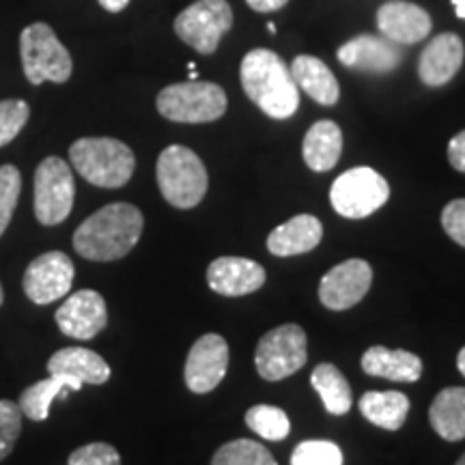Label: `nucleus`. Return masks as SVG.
<instances>
[{
    "mask_svg": "<svg viewBox=\"0 0 465 465\" xmlns=\"http://www.w3.org/2000/svg\"><path fill=\"white\" fill-rule=\"evenodd\" d=\"M144 229L143 212L130 203H113L84 220L74 232V248L80 257L110 263L130 254Z\"/></svg>",
    "mask_w": 465,
    "mask_h": 465,
    "instance_id": "1",
    "label": "nucleus"
},
{
    "mask_svg": "<svg viewBox=\"0 0 465 465\" xmlns=\"http://www.w3.org/2000/svg\"><path fill=\"white\" fill-rule=\"evenodd\" d=\"M242 86L246 95L272 119H289L300 108V91L287 63L276 52L250 50L242 61Z\"/></svg>",
    "mask_w": 465,
    "mask_h": 465,
    "instance_id": "2",
    "label": "nucleus"
},
{
    "mask_svg": "<svg viewBox=\"0 0 465 465\" xmlns=\"http://www.w3.org/2000/svg\"><path fill=\"white\" fill-rule=\"evenodd\" d=\"M69 160L80 177L108 190L124 188L136 168L134 151L116 138H80L69 147Z\"/></svg>",
    "mask_w": 465,
    "mask_h": 465,
    "instance_id": "3",
    "label": "nucleus"
},
{
    "mask_svg": "<svg viewBox=\"0 0 465 465\" xmlns=\"http://www.w3.org/2000/svg\"><path fill=\"white\" fill-rule=\"evenodd\" d=\"M158 185L166 203L177 209H192L205 199L209 188L207 168L194 151L171 144L158 158Z\"/></svg>",
    "mask_w": 465,
    "mask_h": 465,
    "instance_id": "4",
    "label": "nucleus"
},
{
    "mask_svg": "<svg viewBox=\"0 0 465 465\" xmlns=\"http://www.w3.org/2000/svg\"><path fill=\"white\" fill-rule=\"evenodd\" d=\"M20 56L26 80L35 86L44 83L63 84L72 78L74 61L45 22H35L20 35Z\"/></svg>",
    "mask_w": 465,
    "mask_h": 465,
    "instance_id": "5",
    "label": "nucleus"
},
{
    "mask_svg": "<svg viewBox=\"0 0 465 465\" xmlns=\"http://www.w3.org/2000/svg\"><path fill=\"white\" fill-rule=\"evenodd\" d=\"M158 113L174 124H212L226 113V93L203 80L171 84L160 91Z\"/></svg>",
    "mask_w": 465,
    "mask_h": 465,
    "instance_id": "6",
    "label": "nucleus"
},
{
    "mask_svg": "<svg viewBox=\"0 0 465 465\" xmlns=\"http://www.w3.org/2000/svg\"><path fill=\"white\" fill-rule=\"evenodd\" d=\"M391 199V185L369 166H356L336 177L330 188V203L342 218L373 216Z\"/></svg>",
    "mask_w": 465,
    "mask_h": 465,
    "instance_id": "7",
    "label": "nucleus"
},
{
    "mask_svg": "<svg viewBox=\"0 0 465 465\" xmlns=\"http://www.w3.org/2000/svg\"><path fill=\"white\" fill-rule=\"evenodd\" d=\"M308 360L306 332L295 323H284L270 330L259 341L254 351L257 373L265 381H281L298 373Z\"/></svg>",
    "mask_w": 465,
    "mask_h": 465,
    "instance_id": "8",
    "label": "nucleus"
},
{
    "mask_svg": "<svg viewBox=\"0 0 465 465\" xmlns=\"http://www.w3.org/2000/svg\"><path fill=\"white\" fill-rule=\"evenodd\" d=\"M75 183L72 168L61 158H45L35 171V216L39 224L56 226L65 223L74 209Z\"/></svg>",
    "mask_w": 465,
    "mask_h": 465,
    "instance_id": "9",
    "label": "nucleus"
},
{
    "mask_svg": "<svg viewBox=\"0 0 465 465\" xmlns=\"http://www.w3.org/2000/svg\"><path fill=\"white\" fill-rule=\"evenodd\" d=\"M174 33L201 54H213L231 31L232 9L226 0H199L174 17Z\"/></svg>",
    "mask_w": 465,
    "mask_h": 465,
    "instance_id": "10",
    "label": "nucleus"
},
{
    "mask_svg": "<svg viewBox=\"0 0 465 465\" xmlns=\"http://www.w3.org/2000/svg\"><path fill=\"white\" fill-rule=\"evenodd\" d=\"M74 263L65 252H44L31 265L26 267L22 287H25L26 298L35 304L45 306L52 302L65 298L74 284Z\"/></svg>",
    "mask_w": 465,
    "mask_h": 465,
    "instance_id": "11",
    "label": "nucleus"
},
{
    "mask_svg": "<svg viewBox=\"0 0 465 465\" xmlns=\"http://www.w3.org/2000/svg\"><path fill=\"white\" fill-rule=\"evenodd\" d=\"M373 270L362 259H349L334 265L319 282V300L330 311H349L369 293Z\"/></svg>",
    "mask_w": 465,
    "mask_h": 465,
    "instance_id": "12",
    "label": "nucleus"
},
{
    "mask_svg": "<svg viewBox=\"0 0 465 465\" xmlns=\"http://www.w3.org/2000/svg\"><path fill=\"white\" fill-rule=\"evenodd\" d=\"M229 369V345L220 334H205L194 342L185 360V386L196 394L216 391Z\"/></svg>",
    "mask_w": 465,
    "mask_h": 465,
    "instance_id": "13",
    "label": "nucleus"
},
{
    "mask_svg": "<svg viewBox=\"0 0 465 465\" xmlns=\"http://www.w3.org/2000/svg\"><path fill=\"white\" fill-rule=\"evenodd\" d=\"M56 325L65 336L91 341L108 325L106 302L97 291L83 289L63 302L56 311Z\"/></svg>",
    "mask_w": 465,
    "mask_h": 465,
    "instance_id": "14",
    "label": "nucleus"
},
{
    "mask_svg": "<svg viewBox=\"0 0 465 465\" xmlns=\"http://www.w3.org/2000/svg\"><path fill=\"white\" fill-rule=\"evenodd\" d=\"M341 65L369 74H391L403 63L399 44L380 35H358L336 52Z\"/></svg>",
    "mask_w": 465,
    "mask_h": 465,
    "instance_id": "15",
    "label": "nucleus"
},
{
    "mask_svg": "<svg viewBox=\"0 0 465 465\" xmlns=\"http://www.w3.org/2000/svg\"><path fill=\"white\" fill-rule=\"evenodd\" d=\"M377 28L391 42L399 45H414L431 35V15L422 7L407 0H391L377 11Z\"/></svg>",
    "mask_w": 465,
    "mask_h": 465,
    "instance_id": "16",
    "label": "nucleus"
},
{
    "mask_svg": "<svg viewBox=\"0 0 465 465\" xmlns=\"http://www.w3.org/2000/svg\"><path fill=\"white\" fill-rule=\"evenodd\" d=\"M207 284L224 298H242L265 284V270L257 261L242 257H220L207 267Z\"/></svg>",
    "mask_w": 465,
    "mask_h": 465,
    "instance_id": "17",
    "label": "nucleus"
},
{
    "mask_svg": "<svg viewBox=\"0 0 465 465\" xmlns=\"http://www.w3.org/2000/svg\"><path fill=\"white\" fill-rule=\"evenodd\" d=\"M465 48L461 37L455 33L435 35L427 48L422 50L420 61H418V75L422 84L427 86H444L455 78L463 65Z\"/></svg>",
    "mask_w": 465,
    "mask_h": 465,
    "instance_id": "18",
    "label": "nucleus"
},
{
    "mask_svg": "<svg viewBox=\"0 0 465 465\" xmlns=\"http://www.w3.org/2000/svg\"><path fill=\"white\" fill-rule=\"evenodd\" d=\"M48 373L69 377L78 383H91V386H102L110 380V366L100 353L91 351L84 347H65L58 349L48 360Z\"/></svg>",
    "mask_w": 465,
    "mask_h": 465,
    "instance_id": "19",
    "label": "nucleus"
},
{
    "mask_svg": "<svg viewBox=\"0 0 465 465\" xmlns=\"http://www.w3.org/2000/svg\"><path fill=\"white\" fill-rule=\"evenodd\" d=\"M323 237V226L319 218L311 213H300L289 223L276 226L267 237V250L274 257H295V254L311 252L319 246Z\"/></svg>",
    "mask_w": 465,
    "mask_h": 465,
    "instance_id": "20",
    "label": "nucleus"
},
{
    "mask_svg": "<svg viewBox=\"0 0 465 465\" xmlns=\"http://www.w3.org/2000/svg\"><path fill=\"white\" fill-rule=\"evenodd\" d=\"M362 371L366 375L383 377L391 381L416 383L422 377V360L405 349L371 347L362 356Z\"/></svg>",
    "mask_w": 465,
    "mask_h": 465,
    "instance_id": "21",
    "label": "nucleus"
},
{
    "mask_svg": "<svg viewBox=\"0 0 465 465\" xmlns=\"http://www.w3.org/2000/svg\"><path fill=\"white\" fill-rule=\"evenodd\" d=\"M289 69L298 89L304 91L311 100L322 104V106H334L339 102V80H336L332 69L325 65L322 58L308 54L295 56Z\"/></svg>",
    "mask_w": 465,
    "mask_h": 465,
    "instance_id": "22",
    "label": "nucleus"
},
{
    "mask_svg": "<svg viewBox=\"0 0 465 465\" xmlns=\"http://www.w3.org/2000/svg\"><path fill=\"white\" fill-rule=\"evenodd\" d=\"M304 162L311 171L328 173L339 164L342 153V132L334 121H317L306 132L304 144H302Z\"/></svg>",
    "mask_w": 465,
    "mask_h": 465,
    "instance_id": "23",
    "label": "nucleus"
},
{
    "mask_svg": "<svg viewBox=\"0 0 465 465\" xmlns=\"http://www.w3.org/2000/svg\"><path fill=\"white\" fill-rule=\"evenodd\" d=\"M429 422L435 433L446 441H459L465 438V388H444L433 399L429 410Z\"/></svg>",
    "mask_w": 465,
    "mask_h": 465,
    "instance_id": "24",
    "label": "nucleus"
},
{
    "mask_svg": "<svg viewBox=\"0 0 465 465\" xmlns=\"http://www.w3.org/2000/svg\"><path fill=\"white\" fill-rule=\"evenodd\" d=\"M360 411L375 427L386 429V431H399L410 414V399L397 391L366 392L360 399Z\"/></svg>",
    "mask_w": 465,
    "mask_h": 465,
    "instance_id": "25",
    "label": "nucleus"
},
{
    "mask_svg": "<svg viewBox=\"0 0 465 465\" xmlns=\"http://www.w3.org/2000/svg\"><path fill=\"white\" fill-rule=\"evenodd\" d=\"M80 388H83V383L69 380V377L50 375L48 380H42V381L33 383V386H28L26 391L20 394L17 405H20L22 414H25L26 418H31V420H35V422H42L48 418L52 401H54L58 394L69 392V391L78 392Z\"/></svg>",
    "mask_w": 465,
    "mask_h": 465,
    "instance_id": "26",
    "label": "nucleus"
},
{
    "mask_svg": "<svg viewBox=\"0 0 465 465\" xmlns=\"http://www.w3.org/2000/svg\"><path fill=\"white\" fill-rule=\"evenodd\" d=\"M311 383L319 397L323 401V407L328 414L345 416L351 410L353 397L349 388L347 377L336 369L334 364H319L311 375Z\"/></svg>",
    "mask_w": 465,
    "mask_h": 465,
    "instance_id": "27",
    "label": "nucleus"
},
{
    "mask_svg": "<svg viewBox=\"0 0 465 465\" xmlns=\"http://www.w3.org/2000/svg\"><path fill=\"white\" fill-rule=\"evenodd\" d=\"M212 465H278L272 452L254 440H232L220 446Z\"/></svg>",
    "mask_w": 465,
    "mask_h": 465,
    "instance_id": "28",
    "label": "nucleus"
},
{
    "mask_svg": "<svg viewBox=\"0 0 465 465\" xmlns=\"http://www.w3.org/2000/svg\"><path fill=\"white\" fill-rule=\"evenodd\" d=\"M246 424L250 431L261 435L263 440L281 441L289 435L291 422L284 410L274 405H254L246 411Z\"/></svg>",
    "mask_w": 465,
    "mask_h": 465,
    "instance_id": "29",
    "label": "nucleus"
},
{
    "mask_svg": "<svg viewBox=\"0 0 465 465\" xmlns=\"http://www.w3.org/2000/svg\"><path fill=\"white\" fill-rule=\"evenodd\" d=\"M291 465H342V452L334 441L306 440L295 446Z\"/></svg>",
    "mask_w": 465,
    "mask_h": 465,
    "instance_id": "30",
    "label": "nucleus"
},
{
    "mask_svg": "<svg viewBox=\"0 0 465 465\" xmlns=\"http://www.w3.org/2000/svg\"><path fill=\"white\" fill-rule=\"evenodd\" d=\"M22 190V174L14 164L0 166V237L5 235L14 218L17 199Z\"/></svg>",
    "mask_w": 465,
    "mask_h": 465,
    "instance_id": "31",
    "label": "nucleus"
},
{
    "mask_svg": "<svg viewBox=\"0 0 465 465\" xmlns=\"http://www.w3.org/2000/svg\"><path fill=\"white\" fill-rule=\"evenodd\" d=\"M22 433V410L9 399H0V461L14 452Z\"/></svg>",
    "mask_w": 465,
    "mask_h": 465,
    "instance_id": "32",
    "label": "nucleus"
},
{
    "mask_svg": "<svg viewBox=\"0 0 465 465\" xmlns=\"http://www.w3.org/2000/svg\"><path fill=\"white\" fill-rule=\"evenodd\" d=\"M31 108L25 100L0 102V147L15 141L17 134L25 130Z\"/></svg>",
    "mask_w": 465,
    "mask_h": 465,
    "instance_id": "33",
    "label": "nucleus"
},
{
    "mask_svg": "<svg viewBox=\"0 0 465 465\" xmlns=\"http://www.w3.org/2000/svg\"><path fill=\"white\" fill-rule=\"evenodd\" d=\"M67 465H121V455L106 441L80 446L69 455Z\"/></svg>",
    "mask_w": 465,
    "mask_h": 465,
    "instance_id": "34",
    "label": "nucleus"
},
{
    "mask_svg": "<svg viewBox=\"0 0 465 465\" xmlns=\"http://www.w3.org/2000/svg\"><path fill=\"white\" fill-rule=\"evenodd\" d=\"M441 226L452 242L465 248V199H455L444 207Z\"/></svg>",
    "mask_w": 465,
    "mask_h": 465,
    "instance_id": "35",
    "label": "nucleus"
},
{
    "mask_svg": "<svg viewBox=\"0 0 465 465\" xmlns=\"http://www.w3.org/2000/svg\"><path fill=\"white\" fill-rule=\"evenodd\" d=\"M449 162L459 173H465V130L459 132L449 143Z\"/></svg>",
    "mask_w": 465,
    "mask_h": 465,
    "instance_id": "36",
    "label": "nucleus"
},
{
    "mask_svg": "<svg viewBox=\"0 0 465 465\" xmlns=\"http://www.w3.org/2000/svg\"><path fill=\"white\" fill-rule=\"evenodd\" d=\"M248 7L257 14H272V11L282 9L289 0H246Z\"/></svg>",
    "mask_w": 465,
    "mask_h": 465,
    "instance_id": "37",
    "label": "nucleus"
},
{
    "mask_svg": "<svg viewBox=\"0 0 465 465\" xmlns=\"http://www.w3.org/2000/svg\"><path fill=\"white\" fill-rule=\"evenodd\" d=\"M100 5L110 14H121L130 5V0H100Z\"/></svg>",
    "mask_w": 465,
    "mask_h": 465,
    "instance_id": "38",
    "label": "nucleus"
},
{
    "mask_svg": "<svg viewBox=\"0 0 465 465\" xmlns=\"http://www.w3.org/2000/svg\"><path fill=\"white\" fill-rule=\"evenodd\" d=\"M452 5H455L457 15L461 17V20H465V0H452Z\"/></svg>",
    "mask_w": 465,
    "mask_h": 465,
    "instance_id": "39",
    "label": "nucleus"
},
{
    "mask_svg": "<svg viewBox=\"0 0 465 465\" xmlns=\"http://www.w3.org/2000/svg\"><path fill=\"white\" fill-rule=\"evenodd\" d=\"M457 366H459V371H461V375L465 377V347L461 349V351H459V356H457Z\"/></svg>",
    "mask_w": 465,
    "mask_h": 465,
    "instance_id": "40",
    "label": "nucleus"
},
{
    "mask_svg": "<svg viewBox=\"0 0 465 465\" xmlns=\"http://www.w3.org/2000/svg\"><path fill=\"white\" fill-rule=\"evenodd\" d=\"M267 31H270V33H276V25H272V22H270V25H267Z\"/></svg>",
    "mask_w": 465,
    "mask_h": 465,
    "instance_id": "41",
    "label": "nucleus"
},
{
    "mask_svg": "<svg viewBox=\"0 0 465 465\" xmlns=\"http://www.w3.org/2000/svg\"><path fill=\"white\" fill-rule=\"evenodd\" d=\"M3 300H5V295H3V287H0V306H3Z\"/></svg>",
    "mask_w": 465,
    "mask_h": 465,
    "instance_id": "42",
    "label": "nucleus"
},
{
    "mask_svg": "<svg viewBox=\"0 0 465 465\" xmlns=\"http://www.w3.org/2000/svg\"><path fill=\"white\" fill-rule=\"evenodd\" d=\"M457 465H465V455H463L461 459H459V461H457Z\"/></svg>",
    "mask_w": 465,
    "mask_h": 465,
    "instance_id": "43",
    "label": "nucleus"
}]
</instances>
